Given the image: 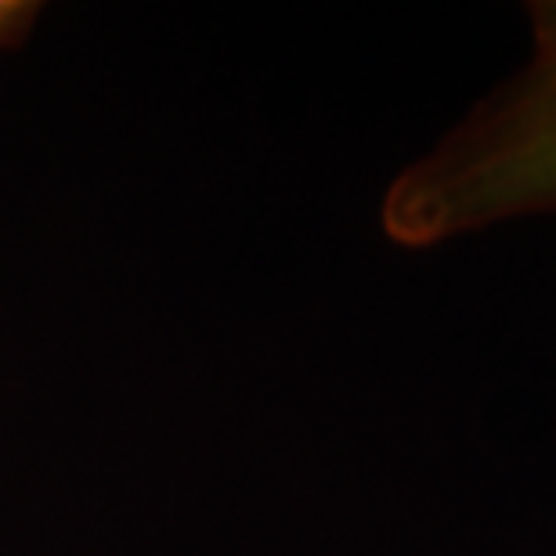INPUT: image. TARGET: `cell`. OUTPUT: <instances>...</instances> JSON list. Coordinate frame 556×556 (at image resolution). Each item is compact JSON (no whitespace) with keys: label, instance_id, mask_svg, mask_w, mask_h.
<instances>
[{"label":"cell","instance_id":"7a4b0ae2","mask_svg":"<svg viewBox=\"0 0 556 556\" xmlns=\"http://www.w3.org/2000/svg\"><path fill=\"white\" fill-rule=\"evenodd\" d=\"M33 4H22V0H0V40L15 37V33L26 26L33 15Z\"/></svg>","mask_w":556,"mask_h":556},{"label":"cell","instance_id":"6da1fadb","mask_svg":"<svg viewBox=\"0 0 556 556\" xmlns=\"http://www.w3.org/2000/svg\"><path fill=\"white\" fill-rule=\"evenodd\" d=\"M535 26L528 70L391 185V239L433 247L514 217L556 214V8Z\"/></svg>","mask_w":556,"mask_h":556}]
</instances>
